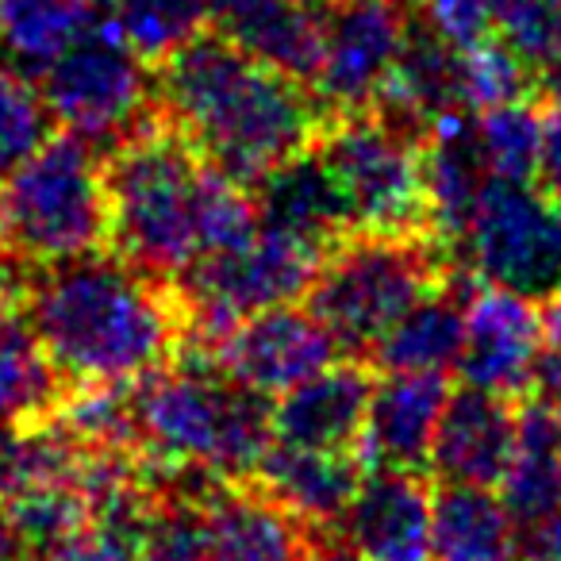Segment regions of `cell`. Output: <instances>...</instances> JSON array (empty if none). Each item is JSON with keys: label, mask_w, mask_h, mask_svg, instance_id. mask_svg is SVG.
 I'll list each match as a JSON object with an SVG mask.
<instances>
[{"label": "cell", "mask_w": 561, "mask_h": 561, "mask_svg": "<svg viewBox=\"0 0 561 561\" xmlns=\"http://www.w3.org/2000/svg\"><path fill=\"white\" fill-rule=\"evenodd\" d=\"M154 104L204 162L247 188L308 154L331 119L312 85L250 58L219 32H201L154 66Z\"/></svg>", "instance_id": "6da1fadb"}, {"label": "cell", "mask_w": 561, "mask_h": 561, "mask_svg": "<svg viewBox=\"0 0 561 561\" xmlns=\"http://www.w3.org/2000/svg\"><path fill=\"white\" fill-rule=\"evenodd\" d=\"M20 308L66 385H135L165 366L181 343L170 280L104 250L39 265Z\"/></svg>", "instance_id": "7a4b0ae2"}, {"label": "cell", "mask_w": 561, "mask_h": 561, "mask_svg": "<svg viewBox=\"0 0 561 561\" xmlns=\"http://www.w3.org/2000/svg\"><path fill=\"white\" fill-rule=\"evenodd\" d=\"M139 446L162 461L201 466L219 481H254L273 450V408L224 374L216 354L178 346L135 381Z\"/></svg>", "instance_id": "3957f363"}, {"label": "cell", "mask_w": 561, "mask_h": 561, "mask_svg": "<svg viewBox=\"0 0 561 561\" xmlns=\"http://www.w3.org/2000/svg\"><path fill=\"white\" fill-rule=\"evenodd\" d=\"M208 162L201 150L154 119L104 154L112 247L135 270L173 280L201 257L196 208Z\"/></svg>", "instance_id": "277c9868"}, {"label": "cell", "mask_w": 561, "mask_h": 561, "mask_svg": "<svg viewBox=\"0 0 561 561\" xmlns=\"http://www.w3.org/2000/svg\"><path fill=\"white\" fill-rule=\"evenodd\" d=\"M112 239L104 154L78 135H50L27 162L0 173V254L58 265Z\"/></svg>", "instance_id": "5b68a950"}, {"label": "cell", "mask_w": 561, "mask_h": 561, "mask_svg": "<svg viewBox=\"0 0 561 561\" xmlns=\"http://www.w3.org/2000/svg\"><path fill=\"white\" fill-rule=\"evenodd\" d=\"M446 257L431 234L351 231L323 257L308 308L335 335L339 351L369 354L415 300L443 285L450 273Z\"/></svg>", "instance_id": "8992f818"}, {"label": "cell", "mask_w": 561, "mask_h": 561, "mask_svg": "<svg viewBox=\"0 0 561 561\" xmlns=\"http://www.w3.org/2000/svg\"><path fill=\"white\" fill-rule=\"evenodd\" d=\"M323 250L293 234L257 227L247 242L219 254L196 257L188 270L173 277V297L181 308V343L216 354L219 343L247 316L262 308L297 305L308 297Z\"/></svg>", "instance_id": "52a82bcc"}, {"label": "cell", "mask_w": 561, "mask_h": 561, "mask_svg": "<svg viewBox=\"0 0 561 561\" xmlns=\"http://www.w3.org/2000/svg\"><path fill=\"white\" fill-rule=\"evenodd\" d=\"M420 142L374 108L328 119L316 154L343 188L354 231L427 234Z\"/></svg>", "instance_id": "ba28073f"}, {"label": "cell", "mask_w": 561, "mask_h": 561, "mask_svg": "<svg viewBox=\"0 0 561 561\" xmlns=\"http://www.w3.org/2000/svg\"><path fill=\"white\" fill-rule=\"evenodd\" d=\"M43 96L55 124L93 142L101 154L154 124V73L119 39L108 16L96 20L47 66Z\"/></svg>", "instance_id": "9c48e42d"}, {"label": "cell", "mask_w": 561, "mask_h": 561, "mask_svg": "<svg viewBox=\"0 0 561 561\" xmlns=\"http://www.w3.org/2000/svg\"><path fill=\"white\" fill-rule=\"evenodd\" d=\"M454 257L484 285L550 300L561 289V196L492 178Z\"/></svg>", "instance_id": "30bf717a"}, {"label": "cell", "mask_w": 561, "mask_h": 561, "mask_svg": "<svg viewBox=\"0 0 561 561\" xmlns=\"http://www.w3.org/2000/svg\"><path fill=\"white\" fill-rule=\"evenodd\" d=\"M408 35L397 0H331L323 4V55L312 93L331 116L369 112L392 73Z\"/></svg>", "instance_id": "8fae6325"}, {"label": "cell", "mask_w": 561, "mask_h": 561, "mask_svg": "<svg viewBox=\"0 0 561 561\" xmlns=\"http://www.w3.org/2000/svg\"><path fill=\"white\" fill-rule=\"evenodd\" d=\"M339 343L312 308L277 305L247 316L219 343L216 358L227 377L262 397H280L293 385L308 381L331 362H339Z\"/></svg>", "instance_id": "7c38bea8"}, {"label": "cell", "mask_w": 561, "mask_h": 561, "mask_svg": "<svg viewBox=\"0 0 561 561\" xmlns=\"http://www.w3.org/2000/svg\"><path fill=\"white\" fill-rule=\"evenodd\" d=\"M542 312L535 300L496 285H477L466 300V346L461 377L466 385L496 397H523L542 358Z\"/></svg>", "instance_id": "4fadbf2b"}, {"label": "cell", "mask_w": 561, "mask_h": 561, "mask_svg": "<svg viewBox=\"0 0 561 561\" xmlns=\"http://www.w3.org/2000/svg\"><path fill=\"white\" fill-rule=\"evenodd\" d=\"M435 489L423 473L374 469L339 519L346 550L358 561H431Z\"/></svg>", "instance_id": "5bb4252c"}, {"label": "cell", "mask_w": 561, "mask_h": 561, "mask_svg": "<svg viewBox=\"0 0 561 561\" xmlns=\"http://www.w3.org/2000/svg\"><path fill=\"white\" fill-rule=\"evenodd\" d=\"M423 193H427V234L454 254L466 239L492 170L477 139V116L454 108L438 116L423 135Z\"/></svg>", "instance_id": "9a60e30c"}, {"label": "cell", "mask_w": 561, "mask_h": 561, "mask_svg": "<svg viewBox=\"0 0 561 561\" xmlns=\"http://www.w3.org/2000/svg\"><path fill=\"white\" fill-rule=\"evenodd\" d=\"M515 438H519V412L512 400L466 385L446 400L427 469L443 484L496 489L515 458Z\"/></svg>", "instance_id": "2e32d148"}, {"label": "cell", "mask_w": 561, "mask_h": 561, "mask_svg": "<svg viewBox=\"0 0 561 561\" xmlns=\"http://www.w3.org/2000/svg\"><path fill=\"white\" fill-rule=\"evenodd\" d=\"M446 400V374H385L381 381H374L366 427L358 438L362 466L423 473Z\"/></svg>", "instance_id": "e0dca14e"}, {"label": "cell", "mask_w": 561, "mask_h": 561, "mask_svg": "<svg viewBox=\"0 0 561 561\" xmlns=\"http://www.w3.org/2000/svg\"><path fill=\"white\" fill-rule=\"evenodd\" d=\"M374 369L362 358L331 362L273 404V443L308 450H358L366 427Z\"/></svg>", "instance_id": "ac0fdd59"}, {"label": "cell", "mask_w": 561, "mask_h": 561, "mask_svg": "<svg viewBox=\"0 0 561 561\" xmlns=\"http://www.w3.org/2000/svg\"><path fill=\"white\" fill-rule=\"evenodd\" d=\"M208 20L250 58L312 85L323 55L320 0H208Z\"/></svg>", "instance_id": "d6986e66"}, {"label": "cell", "mask_w": 561, "mask_h": 561, "mask_svg": "<svg viewBox=\"0 0 561 561\" xmlns=\"http://www.w3.org/2000/svg\"><path fill=\"white\" fill-rule=\"evenodd\" d=\"M211 561H305L316 535L254 481H227L204 500Z\"/></svg>", "instance_id": "ffe728a7"}, {"label": "cell", "mask_w": 561, "mask_h": 561, "mask_svg": "<svg viewBox=\"0 0 561 561\" xmlns=\"http://www.w3.org/2000/svg\"><path fill=\"white\" fill-rule=\"evenodd\" d=\"M481 280L458 265L443 285L420 297L366 354L381 374H446L466 346V300Z\"/></svg>", "instance_id": "44dd1931"}, {"label": "cell", "mask_w": 561, "mask_h": 561, "mask_svg": "<svg viewBox=\"0 0 561 561\" xmlns=\"http://www.w3.org/2000/svg\"><path fill=\"white\" fill-rule=\"evenodd\" d=\"M366 481L358 450H308V446L273 443L254 484L289 507L312 535L339 527L358 484Z\"/></svg>", "instance_id": "7402d4cb"}, {"label": "cell", "mask_w": 561, "mask_h": 561, "mask_svg": "<svg viewBox=\"0 0 561 561\" xmlns=\"http://www.w3.org/2000/svg\"><path fill=\"white\" fill-rule=\"evenodd\" d=\"M254 208H257V227H270V231L312 242L323 254L354 231L343 188L331 178L323 158L316 154V147L308 154L293 158V162L277 165L270 178L257 181Z\"/></svg>", "instance_id": "603a6c76"}, {"label": "cell", "mask_w": 561, "mask_h": 561, "mask_svg": "<svg viewBox=\"0 0 561 561\" xmlns=\"http://www.w3.org/2000/svg\"><path fill=\"white\" fill-rule=\"evenodd\" d=\"M458 58L446 39H438L427 24H408L404 47H400L392 73L377 96L374 112L397 124L400 131L423 139L427 127L438 116L461 108V85H458Z\"/></svg>", "instance_id": "cb8c5ba5"}, {"label": "cell", "mask_w": 561, "mask_h": 561, "mask_svg": "<svg viewBox=\"0 0 561 561\" xmlns=\"http://www.w3.org/2000/svg\"><path fill=\"white\" fill-rule=\"evenodd\" d=\"M496 489L523 535L561 512V415L542 400L530 397L519 408L515 458Z\"/></svg>", "instance_id": "d4e9b609"}, {"label": "cell", "mask_w": 561, "mask_h": 561, "mask_svg": "<svg viewBox=\"0 0 561 561\" xmlns=\"http://www.w3.org/2000/svg\"><path fill=\"white\" fill-rule=\"evenodd\" d=\"M515 519L500 492L481 484H443L431 512V561H512Z\"/></svg>", "instance_id": "484cf974"}, {"label": "cell", "mask_w": 561, "mask_h": 561, "mask_svg": "<svg viewBox=\"0 0 561 561\" xmlns=\"http://www.w3.org/2000/svg\"><path fill=\"white\" fill-rule=\"evenodd\" d=\"M85 446L58 420L0 423V507L55 484H78Z\"/></svg>", "instance_id": "4316f807"}, {"label": "cell", "mask_w": 561, "mask_h": 561, "mask_svg": "<svg viewBox=\"0 0 561 561\" xmlns=\"http://www.w3.org/2000/svg\"><path fill=\"white\" fill-rule=\"evenodd\" d=\"M101 20L85 0H0V50L20 73H47V66L78 35Z\"/></svg>", "instance_id": "83f0119b"}, {"label": "cell", "mask_w": 561, "mask_h": 561, "mask_svg": "<svg viewBox=\"0 0 561 561\" xmlns=\"http://www.w3.org/2000/svg\"><path fill=\"white\" fill-rule=\"evenodd\" d=\"M66 392L62 374L16 308H0V423L39 420Z\"/></svg>", "instance_id": "f1b7e54d"}, {"label": "cell", "mask_w": 561, "mask_h": 561, "mask_svg": "<svg viewBox=\"0 0 561 561\" xmlns=\"http://www.w3.org/2000/svg\"><path fill=\"white\" fill-rule=\"evenodd\" d=\"M55 412H58L55 420L85 450H127V446H139L135 385H112V381L66 385Z\"/></svg>", "instance_id": "f546056e"}, {"label": "cell", "mask_w": 561, "mask_h": 561, "mask_svg": "<svg viewBox=\"0 0 561 561\" xmlns=\"http://www.w3.org/2000/svg\"><path fill=\"white\" fill-rule=\"evenodd\" d=\"M108 20L142 62L162 66L204 32L208 0H116Z\"/></svg>", "instance_id": "4dcf8cb0"}, {"label": "cell", "mask_w": 561, "mask_h": 561, "mask_svg": "<svg viewBox=\"0 0 561 561\" xmlns=\"http://www.w3.org/2000/svg\"><path fill=\"white\" fill-rule=\"evenodd\" d=\"M477 139H481L492 178L535 181L538 150H542V112H535L530 96L477 112Z\"/></svg>", "instance_id": "1f68e13d"}, {"label": "cell", "mask_w": 561, "mask_h": 561, "mask_svg": "<svg viewBox=\"0 0 561 561\" xmlns=\"http://www.w3.org/2000/svg\"><path fill=\"white\" fill-rule=\"evenodd\" d=\"M535 78L538 73L504 39H484L477 47L461 50L458 58L461 108L489 112L500 108V104L527 101L530 89H535Z\"/></svg>", "instance_id": "d6a6232c"}, {"label": "cell", "mask_w": 561, "mask_h": 561, "mask_svg": "<svg viewBox=\"0 0 561 561\" xmlns=\"http://www.w3.org/2000/svg\"><path fill=\"white\" fill-rule=\"evenodd\" d=\"M55 116L47 108L43 89L32 85L27 73L16 66H0V173L16 170L20 162L35 154L50 139Z\"/></svg>", "instance_id": "836d02e7"}, {"label": "cell", "mask_w": 561, "mask_h": 561, "mask_svg": "<svg viewBox=\"0 0 561 561\" xmlns=\"http://www.w3.org/2000/svg\"><path fill=\"white\" fill-rule=\"evenodd\" d=\"M4 512L16 523L20 538H24L32 553H47L50 546L66 542V538H73L78 530L89 527V500L81 496L78 484L39 489L32 496L4 504Z\"/></svg>", "instance_id": "e575fe53"}, {"label": "cell", "mask_w": 561, "mask_h": 561, "mask_svg": "<svg viewBox=\"0 0 561 561\" xmlns=\"http://www.w3.org/2000/svg\"><path fill=\"white\" fill-rule=\"evenodd\" d=\"M496 32L535 73L561 55V0H492Z\"/></svg>", "instance_id": "d590c367"}, {"label": "cell", "mask_w": 561, "mask_h": 561, "mask_svg": "<svg viewBox=\"0 0 561 561\" xmlns=\"http://www.w3.org/2000/svg\"><path fill=\"white\" fill-rule=\"evenodd\" d=\"M135 561H211L204 507L193 500H158Z\"/></svg>", "instance_id": "8d00e7d4"}, {"label": "cell", "mask_w": 561, "mask_h": 561, "mask_svg": "<svg viewBox=\"0 0 561 561\" xmlns=\"http://www.w3.org/2000/svg\"><path fill=\"white\" fill-rule=\"evenodd\" d=\"M423 24L454 50H469L496 35L492 0H423Z\"/></svg>", "instance_id": "74e56055"}, {"label": "cell", "mask_w": 561, "mask_h": 561, "mask_svg": "<svg viewBox=\"0 0 561 561\" xmlns=\"http://www.w3.org/2000/svg\"><path fill=\"white\" fill-rule=\"evenodd\" d=\"M39 561H131V558L116 542H108L101 530L85 527L73 538H66V542L50 546L47 553H39Z\"/></svg>", "instance_id": "f35d334b"}, {"label": "cell", "mask_w": 561, "mask_h": 561, "mask_svg": "<svg viewBox=\"0 0 561 561\" xmlns=\"http://www.w3.org/2000/svg\"><path fill=\"white\" fill-rule=\"evenodd\" d=\"M538 185L561 196V101L542 112V150H538Z\"/></svg>", "instance_id": "ab89813d"}, {"label": "cell", "mask_w": 561, "mask_h": 561, "mask_svg": "<svg viewBox=\"0 0 561 561\" xmlns=\"http://www.w3.org/2000/svg\"><path fill=\"white\" fill-rule=\"evenodd\" d=\"M527 392L561 415V351H558V346L542 351V358H538L535 377H530V389Z\"/></svg>", "instance_id": "60d3db41"}, {"label": "cell", "mask_w": 561, "mask_h": 561, "mask_svg": "<svg viewBox=\"0 0 561 561\" xmlns=\"http://www.w3.org/2000/svg\"><path fill=\"white\" fill-rule=\"evenodd\" d=\"M530 558L535 561H561V512L550 515L538 530H530Z\"/></svg>", "instance_id": "b9f144b4"}, {"label": "cell", "mask_w": 561, "mask_h": 561, "mask_svg": "<svg viewBox=\"0 0 561 561\" xmlns=\"http://www.w3.org/2000/svg\"><path fill=\"white\" fill-rule=\"evenodd\" d=\"M0 561H32V550L20 538L16 523L9 519V512L0 507Z\"/></svg>", "instance_id": "7bdbcfd3"}, {"label": "cell", "mask_w": 561, "mask_h": 561, "mask_svg": "<svg viewBox=\"0 0 561 561\" xmlns=\"http://www.w3.org/2000/svg\"><path fill=\"white\" fill-rule=\"evenodd\" d=\"M542 331H546V343L558 346V351H561V289L553 293L550 300H546V308H542Z\"/></svg>", "instance_id": "ee69618b"}, {"label": "cell", "mask_w": 561, "mask_h": 561, "mask_svg": "<svg viewBox=\"0 0 561 561\" xmlns=\"http://www.w3.org/2000/svg\"><path fill=\"white\" fill-rule=\"evenodd\" d=\"M305 561H358L346 546H312Z\"/></svg>", "instance_id": "f6af8a7d"}, {"label": "cell", "mask_w": 561, "mask_h": 561, "mask_svg": "<svg viewBox=\"0 0 561 561\" xmlns=\"http://www.w3.org/2000/svg\"><path fill=\"white\" fill-rule=\"evenodd\" d=\"M538 78H542V89L550 93V101H561V55L553 58V62L546 66V70L538 73Z\"/></svg>", "instance_id": "bcb514c9"}, {"label": "cell", "mask_w": 561, "mask_h": 561, "mask_svg": "<svg viewBox=\"0 0 561 561\" xmlns=\"http://www.w3.org/2000/svg\"><path fill=\"white\" fill-rule=\"evenodd\" d=\"M0 308H12L9 300H4V285H0Z\"/></svg>", "instance_id": "7dc6e473"}, {"label": "cell", "mask_w": 561, "mask_h": 561, "mask_svg": "<svg viewBox=\"0 0 561 561\" xmlns=\"http://www.w3.org/2000/svg\"><path fill=\"white\" fill-rule=\"evenodd\" d=\"M512 561H535V558H530V553H515Z\"/></svg>", "instance_id": "c3c4849f"}, {"label": "cell", "mask_w": 561, "mask_h": 561, "mask_svg": "<svg viewBox=\"0 0 561 561\" xmlns=\"http://www.w3.org/2000/svg\"><path fill=\"white\" fill-rule=\"evenodd\" d=\"M320 4H331V0H320Z\"/></svg>", "instance_id": "681fc988"}]
</instances>
